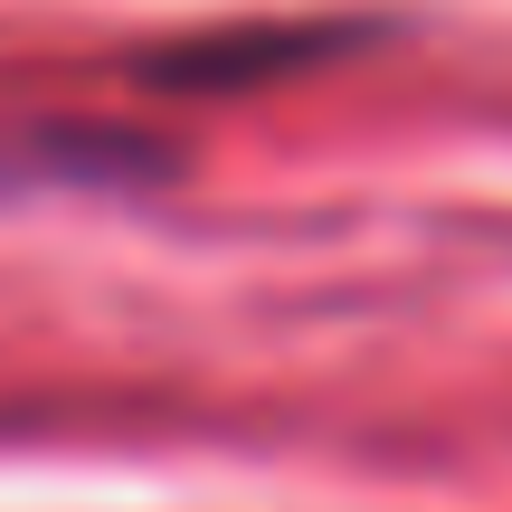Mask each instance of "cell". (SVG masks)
<instances>
[{"label": "cell", "instance_id": "obj_1", "mask_svg": "<svg viewBox=\"0 0 512 512\" xmlns=\"http://www.w3.org/2000/svg\"><path fill=\"white\" fill-rule=\"evenodd\" d=\"M332 38L313 29H285V38H209V48H181L162 57L152 76H219V86H238V76H266V67H304V57H323Z\"/></svg>", "mask_w": 512, "mask_h": 512}]
</instances>
